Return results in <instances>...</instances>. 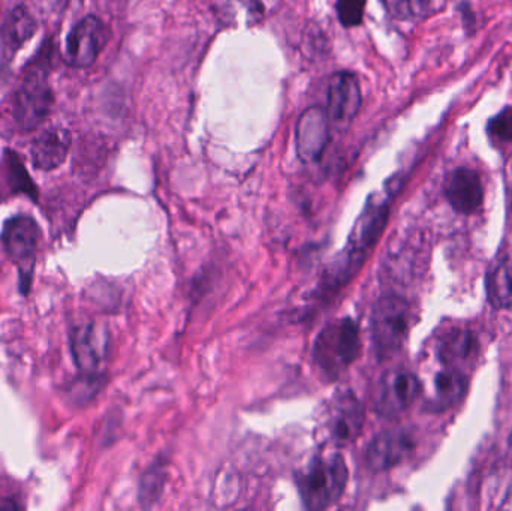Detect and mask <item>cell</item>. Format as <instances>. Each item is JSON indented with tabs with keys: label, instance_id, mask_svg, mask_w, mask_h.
<instances>
[{
	"label": "cell",
	"instance_id": "cell-15",
	"mask_svg": "<svg viewBox=\"0 0 512 511\" xmlns=\"http://www.w3.org/2000/svg\"><path fill=\"white\" fill-rule=\"evenodd\" d=\"M468 393V378L462 369L444 365L433 377V396L429 410L441 413L460 404Z\"/></svg>",
	"mask_w": 512,
	"mask_h": 511
},
{
	"label": "cell",
	"instance_id": "cell-13",
	"mask_svg": "<svg viewBox=\"0 0 512 511\" xmlns=\"http://www.w3.org/2000/svg\"><path fill=\"white\" fill-rule=\"evenodd\" d=\"M361 107V89L351 72H337L328 84V119L337 126L351 125Z\"/></svg>",
	"mask_w": 512,
	"mask_h": 511
},
{
	"label": "cell",
	"instance_id": "cell-11",
	"mask_svg": "<svg viewBox=\"0 0 512 511\" xmlns=\"http://www.w3.org/2000/svg\"><path fill=\"white\" fill-rule=\"evenodd\" d=\"M328 120L327 111L319 107H310L301 114L295 128V147L301 161H318L325 152L330 141Z\"/></svg>",
	"mask_w": 512,
	"mask_h": 511
},
{
	"label": "cell",
	"instance_id": "cell-6",
	"mask_svg": "<svg viewBox=\"0 0 512 511\" xmlns=\"http://www.w3.org/2000/svg\"><path fill=\"white\" fill-rule=\"evenodd\" d=\"M421 381L405 368L385 372L375 390V411L382 417H397L412 407L421 395Z\"/></svg>",
	"mask_w": 512,
	"mask_h": 511
},
{
	"label": "cell",
	"instance_id": "cell-18",
	"mask_svg": "<svg viewBox=\"0 0 512 511\" xmlns=\"http://www.w3.org/2000/svg\"><path fill=\"white\" fill-rule=\"evenodd\" d=\"M487 299L495 309L512 308V255H504L487 273Z\"/></svg>",
	"mask_w": 512,
	"mask_h": 511
},
{
	"label": "cell",
	"instance_id": "cell-1",
	"mask_svg": "<svg viewBox=\"0 0 512 511\" xmlns=\"http://www.w3.org/2000/svg\"><path fill=\"white\" fill-rule=\"evenodd\" d=\"M51 53L53 48L50 42L45 41L38 56L30 60L24 68L23 78L15 92L12 116L23 131L38 128L47 119L53 107L54 93L48 81Z\"/></svg>",
	"mask_w": 512,
	"mask_h": 511
},
{
	"label": "cell",
	"instance_id": "cell-12",
	"mask_svg": "<svg viewBox=\"0 0 512 511\" xmlns=\"http://www.w3.org/2000/svg\"><path fill=\"white\" fill-rule=\"evenodd\" d=\"M444 195L460 215H474L483 206L484 188L480 174L468 167H459L448 174Z\"/></svg>",
	"mask_w": 512,
	"mask_h": 511
},
{
	"label": "cell",
	"instance_id": "cell-2",
	"mask_svg": "<svg viewBox=\"0 0 512 511\" xmlns=\"http://www.w3.org/2000/svg\"><path fill=\"white\" fill-rule=\"evenodd\" d=\"M298 494L309 510H325L342 498L348 485V467L340 453L310 459L295 476Z\"/></svg>",
	"mask_w": 512,
	"mask_h": 511
},
{
	"label": "cell",
	"instance_id": "cell-16",
	"mask_svg": "<svg viewBox=\"0 0 512 511\" xmlns=\"http://www.w3.org/2000/svg\"><path fill=\"white\" fill-rule=\"evenodd\" d=\"M478 354V339L471 330L453 329L445 332L438 342V356L442 365L460 366L475 359Z\"/></svg>",
	"mask_w": 512,
	"mask_h": 511
},
{
	"label": "cell",
	"instance_id": "cell-24",
	"mask_svg": "<svg viewBox=\"0 0 512 511\" xmlns=\"http://www.w3.org/2000/svg\"><path fill=\"white\" fill-rule=\"evenodd\" d=\"M501 509L512 510V483L510 488L507 489V494H505L504 501H502Z\"/></svg>",
	"mask_w": 512,
	"mask_h": 511
},
{
	"label": "cell",
	"instance_id": "cell-20",
	"mask_svg": "<svg viewBox=\"0 0 512 511\" xmlns=\"http://www.w3.org/2000/svg\"><path fill=\"white\" fill-rule=\"evenodd\" d=\"M165 479H167V473H165L164 465L161 464L152 465L150 470L144 474L140 488V501L144 506L152 507L159 500L162 489H164Z\"/></svg>",
	"mask_w": 512,
	"mask_h": 511
},
{
	"label": "cell",
	"instance_id": "cell-4",
	"mask_svg": "<svg viewBox=\"0 0 512 511\" xmlns=\"http://www.w3.org/2000/svg\"><path fill=\"white\" fill-rule=\"evenodd\" d=\"M372 342L379 360L396 356L412 327L411 305L396 294L382 296L372 312Z\"/></svg>",
	"mask_w": 512,
	"mask_h": 511
},
{
	"label": "cell",
	"instance_id": "cell-3",
	"mask_svg": "<svg viewBox=\"0 0 512 511\" xmlns=\"http://www.w3.org/2000/svg\"><path fill=\"white\" fill-rule=\"evenodd\" d=\"M360 330L352 318L331 321L313 345V362L328 380H336L360 354Z\"/></svg>",
	"mask_w": 512,
	"mask_h": 511
},
{
	"label": "cell",
	"instance_id": "cell-8",
	"mask_svg": "<svg viewBox=\"0 0 512 511\" xmlns=\"http://www.w3.org/2000/svg\"><path fill=\"white\" fill-rule=\"evenodd\" d=\"M110 30L95 15L78 21L65 44V62L72 68H89L98 60L107 45Z\"/></svg>",
	"mask_w": 512,
	"mask_h": 511
},
{
	"label": "cell",
	"instance_id": "cell-25",
	"mask_svg": "<svg viewBox=\"0 0 512 511\" xmlns=\"http://www.w3.org/2000/svg\"><path fill=\"white\" fill-rule=\"evenodd\" d=\"M511 207H512V195H511Z\"/></svg>",
	"mask_w": 512,
	"mask_h": 511
},
{
	"label": "cell",
	"instance_id": "cell-9",
	"mask_svg": "<svg viewBox=\"0 0 512 511\" xmlns=\"http://www.w3.org/2000/svg\"><path fill=\"white\" fill-rule=\"evenodd\" d=\"M71 353L81 374L98 375L108 347L107 330L89 321L71 330Z\"/></svg>",
	"mask_w": 512,
	"mask_h": 511
},
{
	"label": "cell",
	"instance_id": "cell-23",
	"mask_svg": "<svg viewBox=\"0 0 512 511\" xmlns=\"http://www.w3.org/2000/svg\"><path fill=\"white\" fill-rule=\"evenodd\" d=\"M490 137L499 143H510L512 140V105L504 108L501 113L489 120L487 126Z\"/></svg>",
	"mask_w": 512,
	"mask_h": 511
},
{
	"label": "cell",
	"instance_id": "cell-7",
	"mask_svg": "<svg viewBox=\"0 0 512 511\" xmlns=\"http://www.w3.org/2000/svg\"><path fill=\"white\" fill-rule=\"evenodd\" d=\"M364 407L352 392H339L330 404L324 417V429L328 441L345 447L360 437L364 426Z\"/></svg>",
	"mask_w": 512,
	"mask_h": 511
},
{
	"label": "cell",
	"instance_id": "cell-21",
	"mask_svg": "<svg viewBox=\"0 0 512 511\" xmlns=\"http://www.w3.org/2000/svg\"><path fill=\"white\" fill-rule=\"evenodd\" d=\"M388 14L396 20H415L423 17L432 0H381Z\"/></svg>",
	"mask_w": 512,
	"mask_h": 511
},
{
	"label": "cell",
	"instance_id": "cell-17",
	"mask_svg": "<svg viewBox=\"0 0 512 511\" xmlns=\"http://www.w3.org/2000/svg\"><path fill=\"white\" fill-rule=\"evenodd\" d=\"M35 32L36 21L32 14L24 6L12 9L0 27V42L6 59H12Z\"/></svg>",
	"mask_w": 512,
	"mask_h": 511
},
{
	"label": "cell",
	"instance_id": "cell-22",
	"mask_svg": "<svg viewBox=\"0 0 512 511\" xmlns=\"http://www.w3.org/2000/svg\"><path fill=\"white\" fill-rule=\"evenodd\" d=\"M366 0H337V14L345 27L360 26L363 23Z\"/></svg>",
	"mask_w": 512,
	"mask_h": 511
},
{
	"label": "cell",
	"instance_id": "cell-5",
	"mask_svg": "<svg viewBox=\"0 0 512 511\" xmlns=\"http://www.w3.org/2000/svg\"><path fill=\"white\" fill-rule=\"evenodd\" d=\"M39 227L35 219L26 215L12 216L5 222L2 243L6 254L20 273V293L26 296L32 284L35 270L36 248H38Z\"/></svg>",
	"mask_w": 512,
	"mask_h": 511
},
{
	"label": "cell",
	"instance_id": "cell-14",
	"mask_svg": "<svg viewBox=\"0 0 512 511\" xmlns=\"http://www.w3.org/2000/svg\"><path fill=\"white\" fill-rule=\"evenodd\" d=\"M71 143V132L68 129L54 126L42 132L30 147L33 167L42 171L60 167L68 156Z\"/></svg>",
	"mask_w": 512,
	"mask_h": 511
},
{
	"label": "cell",
	"instance_id": "cell-19",
	"mask_svg": "<svg viewBox=\"0 0 512 511\" xmlns=\"http://www.w3.org/2000/svg\"><path fill=\"white\" fill-rule=\"evenodd\" d=\"M3 167H5L6 182H8L11 194H24L32 198L33 201L38 200V189L30 179L29 173L17 153L5 150Z\"/></svg>",
	"mask_w": 512,
	"mask_h": 511
},
{
	"label": "cell",
	"instance_id": "cell-10",
	"mask_svg": "<svg viewBox=\"0 0 512 511\" xmlns=\"http://www.w3.org/2000/svg\"><path fill=\"white\" fill-rule=\"evenodd\" d=\"M414 449L411 432L405 428L388 429L373 438L367 447L366 462L373 471H388L406 461Z\"/></svg>",
	"mask_w": 512,
	"mask_h": 511
}]
</instances>
